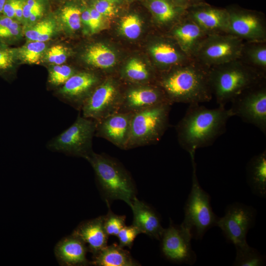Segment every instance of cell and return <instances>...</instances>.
Instances as JSON below:
<instances>
[{"label": "cell", "instance_id": "obj_26", "mask_svg": "<svg viewBox=\"0 0 266 266\" xmlns=\"http://www.w3.org/2000/svg\"><path fill=\"white\" fill-rule=\"evenodd\" d=\"M238 59L266 74V42L244 41Z\"/></svg>", "mask_w": 266, "mask_h": 266}, {"label": "cell", "instance_id": "obj_48", "mask_svg": "<svg viewBox=\"0 0 266 266\" xmlns=\"http://www.w3.org/2000/svg\"><path fill=\"white\" fill-rule=\"evenodd\" d=\"M14 21L13 19L6 16L0 15V28L6 27L11 25Z\"/></svg>", "mask_w": 266, "mask_h": 266}, {"label": "cell", "instance_id": "obj_21", "mask_svg": "<svg viewBox=\"0 0 266 266\" xmlns=\"http://www.w3.org/2000/svg\"><path fill=\"white\" fill-rule=\"evenodd\" d=\"M88 250L84 242L71 234L63 238L56 244L54 252L61 265L87 266L90 264L86 258Z\"/></svg>", "mask_w": 266, "mask_h": 266}, {"label": "cell", "instance_id": "obj_14", "mask_svg": "<svg viewBox=\"0 0 266 266\" xmlns=\"http://www.w3.org/2000/svg\"><path fill=\"white\" fill-rule=\"evenodd\" d=\"M100 78L87 71L75 73L58 90L61 99L77 110L82 106L96 88L101 83Z\"/></svg>", "mask_w": 266, "mask_h": 266}, {"label": "cell", "instance_id": "obj_27", "mask_svg": "<svg viewBox=\"0 0 266 266\" xmlns=\"http://www.w3.org/2000/svg\"><path fill=\"white\" fill-rule=\"evenodd\" d=\"M84 58L88 64L100 69H109L116 63L114 53L101 43L90 46L85 52Z\"/></svg>", "mask_w": 266, "mask_h": 266}, {"label": "cell", "instance_id": "obj_19", "mask_svg": "<svg viewBox=\"0 0 266 266\" xmlns=\"http://www.w3.org/2000/svg\"><path fill=\"white\" fill-rule=\"evenodd\" d=\"M133 214V224L140 233L160 240L165 229L158 213L135 196L130 206Z\"/></svg>", "mask_w": 266, "mask_h": 266}, {"label": "cell", "instance_id": "obj_4", "mask_svg": "<svg viewBox=\"0 0 266 266\" xmlns=\"http://www.w3.org/2000/svg\"><path fill=\"white\" fill-rule=\"evenodd\" d=\"M92 166L106 202L121 200L130 206L136 196L133 179L129 172L117 160L94 151L86 159Z\"/></svg>", "mask_w": 266, "mask_h": 266}, {"label": "cell", "instance_id": "obj_24", "mask_svg": "<svg viewBox=\"0 0 266 266\" xmlns=\"http://www.w3.org/2000/svg\"><path fill=\"white\" fill-rule=\"evenodd\" d=\"M91 264L97 266H139L130 252L119 244L107 245L94 256Z\"/></svg>", "mask_w": 266, "mask_h": 266}, {"label": "cell", "instance_id": "obj_49", "mask_svg": "<svg viewBox=\"0 0 266 266\" xmlns=\"http://www.w3.org/2000/svg\"><path fill=\"white\" fill-rule=\"evenodd\" d=\"M6 0H0V13L2 12L3 6Z\"/></svg>", "mask_w": 266, "mask_h": 266}, {"label": "cell", "instance_id": "obj_22", "mask_svg": "<svg viewBox=\"0 0 266 266\" xmlns=\"http://www.w3.org/2000/svg\"><path fill=\"white\" fill-rule=\"evenodd\" d=\"M150 52L156 64L166 71L193 59L182 50L173 39L157 41L150 47Z\"/></svg>", "mask_w": 266, "mask_h": 266}, {"label": "cell", "instance_id": "obj_43", "mask_svg": "<svg viewBox=\"0 0 266 266\" xmlns=\"http://www.w3.org/2000/svg\"><path fill=\"white\" fill-rule=\"evenodd\" d=\"M17 0H6L3 9L2 13L4 16L12 18H14L15 8Z\"/></svg>", "mask_w": 266, "mask_h": 266}, {"label": "cell", "instance_id": "obj_2", "mask_svg": "<svg viewBox=\"0 0 266 266\" xmlns=\"http://www.w3.org/2000/svg\"><path fill=\"white\" fill-rule=\"evenodd\" d=\"M209 69L193 59L166 71L157 84L163 90L172 104L208 102L213 97Z\"/></svg>", "mask_w": 266, "mask_h": 266}, {"label": "cell", "instance_id": "obj_7", "mask_svg": "<svg viewBox=\"0 0 266 266\" xmlns=\"http://www.w3.org/2000/svg\"><path fill=\"white\" fill-rule=\"evenodd\" d=\"M96 128V121L78 115L69 128L48 141L47 147L52 151L86 159L93 152Z\"/></svg>", "mask_w": 266, "mask_h": 266}, {"label": "cell", "instance_id": "obj_30", "mask_svg": "<svg viewBox=\"0 0 266 266\" xmlns=\"http://www.w3.org/2000/svg\"><path fill=\"white\" fill-rule=\"evenodd\" d=\"M124 76L132 83L140 84L149 81L152 78L146 65L136 59L128 63L124 68Z\"/></svg>", "mask_w": 266, "mask_h": 266}, {"label": "cell", "instance_id": "obj_28", "mask_svg": "<svg viewBox=\"0 0 266 266\" xmlns=\"http://www.w3.org/2000/svg\"><path fill=\"white\" fill-rule=\"evenodd\" d=\"M236 256L233 266H262L266 264L265 257L256 249L246 244L236 246Z\"/></svg>", "mask_w": 266, "mask_h": 266}, {"label": "cell", "instance_id": "obj_20", "mask_svg": "<svg viewBox=\"0 0 266 266\" xmlns=\"http://www.w3.org/2000/svg\"><path fill=\"white\" fill-rule=\"evenodd\" d=\"M103 219L104 216H100L84 221L72 233L88 245V250L94 256L107 245L108 236L104 228Z\"/></svg>", "mask_w": 266, "mask_h": 266}, {"label": "cell", "instance_id": "obj_10", "mask_svg": "<svg viewBox=\"0 0 266 266\" xmlns=\"http://www.w3.org/2000/svg\"><path fill=\"white\" fill-rule=\"evenodd\" d=\"M234 116L266 133V85L265 80L247 89L232 101Z\"/></svg>", "mask_w": 266, "mask_h": 266}, {"label": "cell", "instance_id": "obj_23", "mask_svg": "<svg viewBox=\"0 0 266 266\" xmlns=\"http://www.w3.org/2000/svg\"><path fill=\"white\" fill-rule=\"evenodd\" d=\"M247 182L252 193L260 198L266 197V151L254 156L246 166Z\"/></svg>", "mask_w": 266, "mask_h": 266}, {"label": "cell", "instance_id": "obj_35", "mask_svg": "<svg viewBox=\"0 0 266 266\" xmlns=\"http://www.w3.org/2000/svg\"><path fill=\"white\" fill-rule=\"evenodd\" d=\"M81 12L74 5L64 6L61 11V19L64 23L71 30L76 31L81 27Z\"/></svg>", "mask_w": 266, "mask_h": 266}, {"label": "cell", "instance_id": "obj_37", "mask_svg": "<svg viewBox=\"0 0 266 266\" xmlns=\"http://www.w3.org/2000/svg\"><path fill=\"white\" fill-rule=\"evenodd\" d=\"M46 57L50 63L56 65H62L67 58V51L62 45H55L47 51Z\"/></svg>", "mask_w": 266, "mask_h": 266}, {"label": "cell", "instance_id": "obj_45", "mask_svg": "<svg viewBox=\"0 0 266 266\" xmlns=\"http://www.w3.org/2000/svg\"><path fill=\"white\" fill-rule=\"evenodd\" d=\"M25 0H17L15 8L14 18L17 21H21L23 20V6Z\"/></svg>", "mask_w": 266, "mask_h": 266}, {"label": "cell", "instance_id": "obj_36", "mask_svg": "<svg viewBox=\"0 0 266 266\" xmlns=\"http://www.w3.org/2000/svg\"><path fill=\"white\" fill-rule=\"evenodd\" d=\"M139 233L140 231L133 225L129 226L125 225L116 236L119 240V246L123 248L125 247L131 248L135 238Z\"/></svg>", "mask_w": 266, "mask_h": 266}, {"label": "cell", "instance_id": "obj_5", "mask_svg": "<svg viewBox=\"0 0 266 266\" xmlns=\"http://www.w3.org/2000/svg\"><path fill=\"white\" fill-rule=\"evenodd\" d=\"M195 155H190L193 167L192 183L185 203L184 218L181 225L190 232L193 238L201 240L210 229L216 226L219 217L212 210L209 194L199 183Z\"/></svg>", "mask_w": 266, "mask_h": 266}, {"label": "cell", "instance_id": "obj_6", "mask_svg": "<svg viewBox=\"0 0 266 266\" xmlns=\"http://www.w3.org/2000/svg\"><path fill=\"white\" fill-rule=\"evenodd\" d=\"M170 103L157 105L132 114L126 150L159 141L169 124Z\"/></svg>", "mask_w": 266, "mask_h": 266}, {"label": "cell", "instance_id": "obj_34", "mask_svg": "<svg viewBox=\"0 0 266 266\" xmlns=\"http://www.w3.org/2000/svg\"><path fill=\"white\" fill-rule=\"evenodd\" d=\"M108 211L104 216L103 226L108 236H117L121 229L126 225L125 215H118L110 209L109 203L107 202Z\"/></svg>", "mask_w": 266, "mask_h": 266}, {"label": "cell", "instance_id": "obj_41", "mask_svg": "<svg viewBox=\"0 0 266 266\" xmlns=\"http://www.w3.org/2000/svg\"><path fill=\"white\" fill-rule=\"evenodd\" d=\"M89 9L90 13V23L89 28L92 33L97 32L101 26L102 16L94 7Z\"/></svg>", "mask_w": 266, "mask_h": 266}, {"label": "cell", "instance_id": "obj_47", "mask_svg": "<svg viewBox=\"0 0 266 266\" xmlns=\"http://www.w3.org/2000/svg\"><path fill=\"white\" fill-rule=\"evenodd\" d=\"M90 13L89 9L84 10L81 12V22L88 27H90Z\"/></svg>", "mask_w": 266, "mask_h": 266}, {"label": "cell", "instance_id": "obj_17", "mask_svg": "<svg viewBox=\"0 0 266 266\" xmlns=\"http://www.w3.org/2000/svg\"><path fill=\"white\" fill-rule=\"evenodd\" d=\"M132 113L117 112L96 121L95 135L126 150L129 138Z\"/></svg>", "mask_w": 266, "mask_h": 266}, {"label": "cell", "instance_id": "obj_18", "mask_svg": "<svg viewBox=\"0 0 266 266\" xmlns=\"http://www.w3.org/2000/svg\"><path fill=\"white\" fill-rule=\"evenodd\" d=\"M174 26L171 33L172 39L189 58L193 59L208 35L186 14Z\"/></svg>", "mask_w": 266, "mask_h": 266}, {"label": "cell", "instance_id": "obj_42", "mask_svg": "<svg viewBox=\"0 0 266 266\" xmlns=\"http://www.w3.org/2000/svg\"><path fill=\"white\" fill-rule=\"evenodd\" d=\"M43 2V0H25L23 6V19L28 21L33 11Z\"/></svg>", "mask_w": 266, "mask_h": 266}, {"label": "cell", "instance_id": "obj_3", "mask_svg": "<svg viewBox=\"0 0 266 266\" xmlns=\"http://www.w3.org/2000/svg\"><path fill=\"white\" fill-rule=\"evenodd\" d=\"M209 79L218 106L225 107L247 89L265 81L266 74L236 59L210 67Z\"/></svg>", "mask_w": 266, "mask_h": 266}, {"label": "cell", "instance_id": "obj_50", "mask_svg": "<svg viewBox=\"0 0 266 266\" xmlns=\"http://www.w3.org/2000/svg\"><path fill=\"white\" fill-rule=\"evenodd\" d=\"M108 1H110L113 3H118L120 1V0H105Z\"/></svg>", "mask_w": 266, "mask_h": 266}, {"label": "cell", "instance_id": "obj_33", "mask_svg": "<svg viewBox=\"0 0 266 266\" xmlns=\"http://www.w3.org/2000/svg\"><path fill=\"white\" fill-rule=\"evenodd\" d=\"M142 25L139 17L133 14L124 16L120 22V30L127 38L134 39L140 35Z\"/></svg>", "mask_w": 266, "mask_h": 266}, {"label": "cell", "instance_id": "obj_39", "mask_svg": "<svg viewBox=\"0 0 266 266\" xmlns=\"http://www.w3.org/2000/svg\"><path fill=\"white\" fill-rule=\"evenodd\" d=\"M15 52L8 49H0V69L5 70L12 67Z\"/></svg>", "mask_w": 266, "mask_h": 266}, {"label": "cell", "instance_id": "obj_46", "mask_svg": "<svg viewBox=\"0 0 266 266\" xmlns=\"http://www.w3.org/2000/svg\"><path fill=\"white\" fill-rule=\"evenodd\" d=\"M179 5L186 9L192 6L201 3L200 0H176Z\"/></svg>", "mask_w": 266, "mask_h": 266}, {"label": "cell", "instance_id": "obj_13", "mask_svg": "<svg viewBox=\"0 0 266 266\" xmlns=\"http://www.w3.org/2000/svg\"><path fill=\"white\" fill-rule=\"evenodd\" d=\"M227 10L229 33L245 42H266V20L263 14L235 7Z\"/></svg>", "mask_w": 266, "mask_h": 266}, {"label": "cell", "instance_id": "obj_15", "mask_svg": "<svg viewBox=\"0 0 266 266\" xmlns=\"http://www.w3.org/2000/svg\"><path fill=\"white\" fill-rule=\"evenodd\" d=\"M163 103L172 104L158 85H136L123 92L118 112L133 114Z\"/></svg>", "mask_w": 266, "mask_h": 266}, {"label": "cell", "instance_id": "obj_29", "mask_svg": "<svg viewBox=\"0 0 266 266\" xmlns=\"http://www.w3.org/2000/svg\"><path fill=\"white\" fill-rule=\"evenodd\" d=\"M55 30V23L52 19H45L28 27L25 35L30 41L45 42L52 36Z\"/></svg>", "mask_w": 266, "mask_h": 266}, {"label": "cell", "instance_id": "obj_25", "mask_svg": "<svg viewBox=\"0 0 266 266\" xmlns=\"http://www.w3.org/2000/svg\"><path fill=\"white\" fill-rule=\"evenodd\" d=\"M148 5L157 22L163 26L177 23L186 14V9L169 0H148Z\"/></svg>", "mask_w": 266, "mask_h": 266}, {"label": "cell", "instance_id": "obj_32", "mask_svg": "<svg viewBox=\"0 0 266 266\" xmlns=\"http://www.w3.org/2000/svg\"><path fill=\"white\" fill-rule=\"evenodd\" d=\"M74 70L65 65L54 66L49 69L48 83L53 87H61L72 75Z\"/></svg>", "mask_w": 266, "mask_h": 266}, {"label": "cell", "instance_id": "obj_11", "mask_svg": "<svg viewBox=\"0 0 266 266\" xmlns=\"http://www.w3.org/2000/svg\"><path fill=\"white\" fill-rule=\"evenodd\" d=\"M122 93L115 81L111 78L104 80L82 106V116L97 121L118 112Z\"/></svg>", "mask_w": 266, "mask_h": 266}, {"label": "cell", "instance_id": "obj_44", "mask_svg": "<svg viewBox=\"0 0 266 266\" xmlns=\"http://www.w3.org/2000/svg\"><path fill=\"white\" fill-rule=\"evenodd\" d=\"M44 10V2L36 7L31 14L28 22L30 24H33L38 20L42 16Z\"/></svg>", "mask_w": 266, "mask_h": 266}, {"label": "cell", "instance_id": "obj_38", "mask_svg": "<svg viewBox=\"0 0 266 266\" xmlns=\"http://www.w3.org/2000/svg\"><path fill=\"white\" fill-rule=\"evenodd\" d=\"M93 7L103 17H113L117 11L115 3L105 0H96Z\"/></svg>", "mask_w": 266, "mask_h": 266}, {"label": "cell", "instance_id": "obj_40", "mask_svg": "<svg viewBox=\"0 0 266 266\" xmlns=\"http://www.w3.org/2000/svg\"><path fill=\"white\" fill-rule=\"evenodd\" d=\"M20 31L19 24L14 21L11 25L0 28V38H5L18 36Z\"/></svg>", "mask_w": 266, "mask_h": 266}, {"label": "cell", "instance_id": "obj_31", "mask_svg": "<svg viewBox=\"0 0 266 266\" xmlns=\"http://www.w3.org/2000/svg\"><path fill=\"white\" fill-rule=\"evenodd\" d=\"M18 49L17 54L20 59L25 63L37 64L46 50L45 42L31 41Z\"/></svg>", "mask_w": 266, "mask_h": 266}, {"label": "cell", "instance_id": "obj_8", "mask_svg": "<svg viewBox=\"0 0 266 266\" xmlns=\"http://www.w3.org/2000/svg\"><path fill=\"white\" fill-rule=\"evenodd\" d=\"M244 41L230 33L208 35L193 59L208 68L238 59Z\"/></svg>", "mask_w": 266, "mask_h": 266}, {"label": "cell", "instance_id": "obj_16", "mask_svg": "<svg viewBox=\"0 0 266 266\" xmlns=\"http://www.w3.org/2000/svg\"><path fill=\"white\" fill-rule=\"evenodd\" d=\"M186 15L207 34L229 33V13L227 9L202 2L186 9Z\"/></svg>", "mask_w": 266, "mask_h": 266}, {"label": "cell", "instance_id": "obj_1", "mask_svg": "<svg viewBox=\"0 0 266 266\" xmlns=\"http://www.w3.org/2000/svg\"><path fill=\"white\" fill-rule=\"evenodd\" d=\"M232 116L230 109L224 106L208 108L200 103L189 104L176 127L180 145L191 155L199 148L212 144L225 133Z\"/></svg>", "mask_w": 266, "mask_h": 266}, {"label": "cell", "instance_id": "obj_9", "mask_svg": "<svg viewBox=\"0 0 266 266\" xmlns=\"http://www.w3.org/2000/svg\"><path fill=\"white\" fill-rule=\"evenodd\" d=\"M257 210L251 205L234 202L227 206L225 214L219 217L216 226L222 231L228 242L235 247L247 244L246 236L255 225Z\"/></svg>", "mask_w": 266, "mask_h": 266}, {"label": "cell", "instance_id": "obj_12", "mask_svg": "<svg viewBox=\"0 0 266 266\" xmlns=\"http://www.w3.org/2000/svg\"><path fill=\"white\" fill-rule=\"evenodd\" d=\"M192 236L181 225H177L170 220L167 228L165 229L160 240L164 256L176 264L193 265L197 256L191 245Z\"/></svg>", "mask_w": 266, "mask_h": 266}]
</instances>
